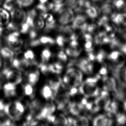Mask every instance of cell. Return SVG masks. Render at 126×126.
Returning a JSON list of instances; mask_svg holds the SVG:
<instances>
[{"mask_svg":"<svg viewBox=\"0 0 126 126\" xmlns=\"http://www.w3.org/2000/svg\"><path fill=\"white\" fill-rule=\"evenodd\" d=\"M82 74L80 70L71 67L69 68L62 79L61 85L71 90L80 86L82 82Z\"/></svg>","mask_w":126,"mask_h":126,"instance_id":"obj_1","label":"cell"},{"mask_svg":"<svg viewBox=\"0 0 126 126\" xmlns=\"http://www.w3.org/2000/svg\"><path fill=\"white\" fill-rule=\"evenodd\" d=\"M4 111L10 119L17 121L25 112V107L19 101H14L5 105Z\"/></svg>","mask_w":126,"mask_h":126,"instance_id":"obj_2","label":"cell"},{"mask_svg":"<svg viewBox=\"0 0 126 126\" xmlns=\"http://www.w3.org/2000/svg\"><path fill=\"white\" fill-rule=\"evenodd\" d=\"M97 78H89L82 82L79 87L81 93L86 97H93L98 95L99 88L97 84Z\"/></svg>","mask_w":126,"mask_h":126,"instance_id":"obj_3","label":"cell"},{"mask_svg":"<svg viewBox=\"0 0 126 126\" xmlns=\"http://www.w3.org/2000/svg\"><path fill=\"white\" fill-rule=\"evenodd\" d=\"M2 72L5 76L6 80L7 82L17 85L22 82L23 77L19 70H12L10 68H5Z\"/></svg>","mask_w":126,"mask_h":126,"instance_id":"obj_4","label":"cell"},{"mask_svg":"<svg viewBox=\"0 0 126 126\" xmlns=\"http://www.w3.org/2000/svg\"><path fill=\"white\" fill-rule=\"evenodd\" d=\"M11 13V22L18 28L26 21L27 14L24 11L17 8H14Z\"/></svg>","mask_w":126,"mask_h":126,"instance_id":"obj_5","label":"cell"},{"mask_svg":"<svg viewBox=\"0 0 126 126\" xmlns=\"http://www.w3.org/2000/svg\"><path fill=\"white\" fill-rule=\"evenodd\" d=\"M56 107L59 110H63L70 105V97L68 93H57L54 98Z\"/></svg>","mask_w":126,"mask_h":126,"instance_id":"obj_6","label":"cell"},{"mask_svg":"<svg viewBox=\"0 0 126 126\" xmlns=\"http://www.w3.org/2000/svg\"><path fill=\"white\" fill-rule=\"evenodd\" d=\"M46 120L49 126H66L68 124V119L63 114H53Z\"/></svg>","mask_w":126,"mask_h":126,"instance_id":"obj_7","label":"cell"},{"mask_svg":"<svg viewBox=\"0 0 126 126\" xmlns=\"http://www.w3.org/2000/svg\"><path fill=\"white\" fill-rule=\"evenodd\" d=\"M55 104L52 101H49L48 102L43 105L42 109L37 119L42 120L46 119L49 116L54 114L56 110Z\"/></svg>","mask_w":126,"mask_h":126,"instance_id":"obj_8","label":"cell"},{"mask_svg":"<svg viewBox=\"0 0 126 126\" xmlns=\"http://www.w3.org/2000/svg\"><path fill=\"white\" fill-rule=\"evenodd\" d=\"M59 14L58 20L61 26H66L74 20V12L70 8L63 9Z\"/></svg>","mask_w":126,"mask_h":126,"instance_id":"obj_9","label":"cell"},{"mask_svg":"<svg viewBox=\"0 0 126 126\" xmlns=\"http://www.w3.org/2000/svg\"><path fill=\"white\" fill-rule=\"evenodd\" d=\"M113 120L110 114H102L97 116L93 121V126H112Z\"/></svg>","mask_w":126,"mask_h":126,"instance_id":"obj_10","label":"cell"},{"mask_svg":"<svg viewBox=\"0 0 126 126\" xmlns=\"http://www.w3.org/2000/svg\"><path fill=\"white\" fill-rule=\"evenodd\" d=\"M110 103V97L109 93L106 91L102 93L95 101V105L98 109H106Z\"/></svg>","mask_w":126,"mask_h":126,"instance_id":"obj_11","label":"cell"},{"mask_svg":"<svg viewBox=\"0 0 126 126\" xmlns=\"http://www.w3.org/2000/svg\"><path fill=\"white\" fill-rule=\"evenodd\" d=\"M41 94L43 98L48 101H52L56 96L57 93L47 84L43 86L41 90Z\"/></svg>","mask_w":126,"mask_h":126,"instance_id":"obj_12","label":"cell"},{"mask_svg":"<svg viewBox=\"0 0 126 126\" xmlns=\"http://www.w3.org/2000/svg\"><path fill=\"white\" fill-rule=\"evenodd\" d=\"M43 18L45 20V30L48 32L54 29L56 26V21L52 14L47 13H42Z\"/></svg>","mask_w":126,"mask_h":126,"instance_id":"obj_13","label":"cell"},{"mask_svg":"<svg viewBox=\"0 0 126 126\" xmlns=\"http://www.w3.org/2000/svg\"><path fill=\"white\" fill-rule=\"evenodd\" d=\"M77 65L82 71L86 74H91L93 72V65L88 59H82L78 61Z\"/></svg>","mask_w":126,"mask_h":126,"instance_id":"obj_14","label":"cell"},{"mask_svg":"<svg viewBox=\"0 0 126 126\" xmlns=\"http://www.w3.org/2000/svg\"><path fill=\"white\" fill-rule=\"evenodd\" d=\"M4 94L7 98H13L16 96L17 93L16 85L7 82L3 86Z\"/></svg>","mask_w":126,"mask_h":126,"instance_id":"obj_15","label":"cell"},{"mask_svg":"<svg viewBox=\"0 0 126 126\" xmlns=\"http://www.w3.org/2000/svg\"><path fill=\"white\" fill-rule=\"evenodd\" d=\"M40 73L38 70L27 72L25 74V79L27 83L35 85L39 80Z\"/></svg>","mask_w":126,"mask_h":126,"instance_id":"obj_16","label":"cell"},{"mask_svg":"<svg viewBox=\"0 0 126 126\" xmlns=\"http://www.w3.org/2000/svg\"><path fill=\"white\" fill-rule=\"evenodd\" d=\"M104 87L107 92H114L117 90L115 79L111 77H105L103 80Z\"/></svg>","mask_w":126,"mask_h":126,"instance_id":"obj_17","label":"cell"},{"mask_svg":"<svg viewBox=\"0 0 126 126\" xmlns=\"http://www.w3.org/2000/svg\"><path fill=\"white\" fill-rule=\"evenodd\" d=\"M21 90L24 96L31 99L34 98L35 94V89L33 85L26 82L22 86Z\"/></svg>","mask_w":126,"mask_h":126,"instance_id":"obj_18","label":"cell"},{"mask_svg":"<svg viewBox=\"0 0 126 126\" xmlns=\"http://www.w3.org/2000/svg\"><path fill=\"white\" fill-rule=\"evenodd\" d=\"M19 35V32L17 31H14L9 34L6 38V40L9 46L14 47L20 44Z\"/></svg>","mask_w":126,"mask_h":126,"instance_id":"obj_19","label":"cell"},{"mask_svg":"<svg viewBox=\"0 0 126 126\" xmlns=\"http://www.w3.org/2000/svg\"><path fill=\"white\" fill-rule=\"evenodd\" d=\"M86 18L82 15H78L74 19L72 27L74 29H81L86 23Z\"/></svg>","mask_w":126,"mask_h":126,"instance_id":"obj_20","label":"cell"},{"mask_svg":"<svg viewBox=\"0 0 126 126\" xmlns=\"http://www.w3.org/2000/svg\"><path fill=\"white\" fill-rule=\"evenodd\" d=\"M61 84L62 79L59 77H57L49 79L48 85L52 90L57 93Z\"/></svg>","mask_w":126,"mask_h":126,"instance_id":"obj_21","label":"cell"},{"mask_svg":"<svg viewBox=\"0 0 126 126\" xmlns=\"http://www.w3.org/2000/svg\"><path fill=\"white\" fill-rule=\"evenodd\" d=\"M34 29L40 30L45 26V21L42 16L36 14L33 18Z\"/></svg>","mask_w":126,"mask_h":126,"instance_id":"obj_22","label":"cell"},{"mask_svg":"<svg viewBox=\"0 0 126 126\" xmlns=\"http://www.w3.org/2000/svg\"><path fill=\"white\" fill-rule=\"evenodd\" d=\"M111 18L112 21L116 24L126 26V14H115Z\"/></svg>","mask_w":126,"mask_h":126,"instance_id":"obj_23","label":"cell"},{"mask_svg":"<svg viewBox=\"0 0 126 126\" xmlns=\"http://www.w3.org/2000/svg\"><path fill=\"white\" fill-rule=\"evenodd\" d=\"M100 11L102 14L107 16H110L111 17L114 14H115V10L114 7L109 4H104L101 7Z\"/></svg>","mask_w":126,"mask_h":126,"instance_id":"obj_24","label":"cell"},{"mask_svg":"<svg viewBox=\"0 0 126 126\" xmlns=\"http://www.w3.org/2000/svg\"><path fill=\"white\" fill-rule=\"evenodd\" d=\"M73 126H89V121L84 116H79L73 121Z\"/></svg>","mask_w":126,"mask_h":126,"instance_id":"obj_25","label":"cell"},{"mask_svg":"<svg viewBox=\"0 0 126 126\" xmlns=\"http://www.w3.org/2000/svg\"><path fill=\"white\" fill-rule=\"evenodd\" d=\"M0 54L6 59H10L11 61L14 56V52L12 49L7 47H3L0 49Z\"/></svg>","mask_w":126,"mask_h":126,"instance_id":"obj_26","label":"cell"},{"mask_svg":"<svg viewBox=\"0 0 126 126\" xmlns=\"http://www.w3.org/2000/svg\"><path fill=\"white\" fill-rule=\"evenodd\" d=\"M39 45H53L55 43V40L52 37L48 36H42L38 39Z\"/></svg>","mask_w":126,"mask_h":126,"instance_id":"obj_27","label":"cell"},{"mask_svg":"<svg viewBox=\"0 0 126 126\" xmlns=\"http://www.w3.org/2000/svg\"><path fill=\"white\" fill-rule=\"evenodd\" d=\"M49 70L51 73L59 74L61 73L63 70V67L60 63H55L49 64Z\"/></svg>","mask_w":126,"mask_h":126,"instance_id":"obj_28","label":"cell"},{"mask_svg":"<svg viewBox=\"0 0 126 126\" xmlns=\"http://www.w3.org/2000/svg\"><path fill=\"white\" fill-rule=\"evenodd\" d=\"M122 56V54L119 51H113L108 55V58L112 62H118Z\"/></svg>","mask_w":126,"mask_h":126,"instance_id":"obj_29","label":"cell"},{"mask_svg":"<svg viewBox=\"0 0 126 126\" xmlns=\"http://www.w3.org/2000/svg\"><path fill=\"white\" fill-rule=\"evenodd\" d=\"M114 5L118 10L126 11V0H114Z\"/></svg>","mask_w":126,"mask_h":126,"instance_id":"obj_30","label":"cell"},{"mask_svg":"<svg viewBox=\"0 0 126 126\" xmlns=\"http://www.w3.org/2000/svg\"><path fill=\"white\" fill-rule=\"evenodd\" d=\"M52 54L48 48H45L42 51L41 53V58L42 63H46L50 59Z\"/></svg>","mask_w":126,"mask_h":126,"instance_id":"obj_31","label":"cell"},{"mask_svg":"<svg viewBox=\"0 0 126 126\" xmlns=\"http://www.w3.org/2000/svg\"><path fill=\"white\" fill-rule=\"evenodd\" d=\"M65 52L67 55L76 58L79 55V54H80L81 51L77 49V48L68 47L66 49Z\"/></svg>","mask_w":126,"mask_h":126,"instance_id":"obj_32","label":"cell"},{"mask_svg":"<svg viewBox=\"0 0 126 126\" xmlns=\"http://www.w3.org/2000/svg\"><path fill=\"white\" fill-rule=\"evenodd\" d=\"M69 107L70 108V110L73 114L77 115L80 113L82 109V106L79 104L73 103L70 104Z\"/></svg>","mask_w":126,"mask_h":126,"instance_id":"obj_33","label":"cell"},{"mask_svg":"<svg viewBox=\"0 0 126 126\" xmlns=\"http://www.w3.org/2000/svg\"><path fill=\"white\" fill-rule=\"evenodd\" d=\"M10 18V15L6 10L0 9V24L8 22Z\"/></svg>","mask_w":126,"mask_h":126,"instance_id":"obj_34","label":"cell"},{"mask_svg":"<svg viewBox=\"0 0 126 126\" xmlns=\"http://www.w3.org/2000/svg\"><path fill=\"white\" fill-rule=\"evenodd\" d=\"M86 12L89 17L93 19L96 17L98 14L96 8L91 6L86 9Z\"/></svg>","mask_w":126,"mask_h":126,"instance_id":"obj_35","label":"cell"},{"mask_svg":"<svg viewBox=\"0 0 126 126\" xmlns=\"http://www.w3.org/2000/svg\"><path fill=\"white\" fill-rule=\"evenodd\" d=\"M107 36V34L105 32H101L95 37L94 41L95 43L98 45L103 44L104 40Z\"/></svg>","mask_w":126,"mask_h":126,"instance_id":"obj_36","label":"cell"},{"mask_svg":"<svg viewBox=\"0 0 126 126\" xmlns=\"http://www.w3.org/2000/svg\"><path fill=\"white\" fill-rule=\"evenodd\" d=\"M34 0H16L18 6L21 7H27L33 4Z\"/></svg>","mask_w":126,"mask_h":126,"instance_id":"obj_37","label":"cell"},{"mask_svg":"<svg viewBox=\"0 0 126 126\" xmlns=\"http://www.w3.org/2000/svg\"><path fill=\"white\" fill-rule=\"evenodd\" d=\"M37 9L42 12V13H47V11L50 10V3H46L45 4L39 3L36 6Z\"/></svg>","mask_w":126,"mask_h":126,"instance_id":"obj_38","label":"cell"},{"mask_svg":"<svg viewBox=\"0 0 126 126\" xmlns=\"http://www.w3.org/2000/svg\"><path fill=\"white\" fill-rule=\"evenodd\" d=\"M24 58L29 61L34 62V60L35 59V55L33 51L31 50H28L24 53Z\"/></svg>","mask_w":126,"mask_h":126,"instance_id":"obj_39","label":"cell"},{"mask_svg":"<svg viewBox=\"0 0 126 126\" xmlns=\"http://www.w3.org/2000/svg\"><path fill=\"white\" fill-rule=\"evenodd\" d=\"M78 0H66L65 4L69 8H77Z\"/></svg>","mask_w":126,"mask_h":126,"instance_id":"obj_40","label":"cell"},{"mask_svg":"<svg viewBox=\"0 0 126 126\" xmlns=\"http://www.w3.org/2000/svg\"><path fill=\"white\" fill-rule=\"evenodd\" d=\"M33 28H32L28 23L25 22L21 26L20 32L22 33L26 34L29 32L30 30Z\"/></svg>","mask_w":126,"mask_h":126,"instance_id":"obj_41","label":"cell"},{"mask_svg":"<svg viewBox=\"0 0 126 126\" xmlns=\"http://www.w3.org/2000/svg\"><path fill=\"white\" fill-rule=\"evenodd\" d=\"M39 68L40 69L41 71L42 72L43 74H47L48 73H50L49 70V65H47L45 63H41L38 65Z\"/></svg>","mask_w":126,"mask_h":126,"instance_id":"obj_42","label":"cell"},{"mask_svg":"<svg viewBox=\"0 0 126 126\" xmlns=\"http://www.w3.org/2000/svg\"><path fill=\"white\" fill-rule=\"evenodd\" d=\"M106 56V53L103 50H100L95 56V59L98 62H102Z\"/></svg>","mask_w":126,"mask_h":126,"instance_id":"obj_43","label":"cell"},{"mask_svg":"<svg viewBox=\"0 0 126 126\" xmlns=\"http://www.w3.org/2000/svg\"><path fill=\"white\" fill-rule=\"evenodd\" d=\"M66 39L63 35H58L56 38L55 42L60 47H63L64 45Z\"/></svg>","mask_w":126,"mask_h":126,"instance_id":"obj_44","label":"cell"},{"mask_svg":"<svg viewBox=\"0 0 126 126\" xmlns=\"http://www.w3.org/2000/svg\"><path fill=\"white\" fill-rule=\"evenodd\" d=\"M58 58L61 61L65 62L67 60V57L66 53L62 51H60L58 54Z\"/></svg>","mask_w":126,"mask_h":126,"instance_id":"obj_45","label":"cell"},{"mask_svg":"<svg viewBox=\"0 0 126 126\" xmlns=\"http://www.w3.org/2000/svg\"><path fill=\"white\" fill-rule=\"evenodd\" d=\"M86 43L84 45V47L86 49V51L90 52L93 51V41H86Z\"/></svg>","mask_w":126,"mask_h":126,"instance_id":"obj_46","label":"cell"},{"mask_svg":"<svg viewBox=\"0 0 126 126\" xmlns=\"http://www.w3.org/2000/svg\"><path fill=\"white\" fill-rule=\"evenodd\" d=\"M109 21V18L108 16L104 15L103 16L100 18L98 22V24L99 26H105V25L108 23Z\"/></svg>","mask_w":126,"mask_h":126,"instance_id":"obj_47","label":"cell"},{"mask_svg":"<svg viewBox=\"0 0 126 126\" xmlns=\"http://www.w3.org/2000/svg\"><path fill=\"white\" fill-rule=\"evenodd\" d=\"M28 122V126H46V125L39 121L32 120L31 121H27Z\"/></svg>","mask_w":126,"mask_h":126,"instance_id":"obj_48","label":"cell"},{"mask_svg":"<svg viewBox=\"0 0 126 126\" xmlns=\"http://www.w3.org/2000/svg\"><path fill=\"white\" fill-rule=\"evenodd\" d=\"M96 25L94 23H92L90 24H88L86 27V31L88 32H93L96 29Z\"/></svg>","mask_w":126,"mask_h":126,"instance_id":"obj_49","label":"cell"},{"mask_svg":"<svg viewBox=\"0 0 126 126\" xmlns=\"http://www.w3.org/2000/svg\"><path fill=\"white\" fill-rule=\"evenodd\" d=\"M29 36L30 39H31L32 40L35 39V38L37 37V32L35 30V29H32L30 30L29 32Z\"/></svg>","mask_w":126,"mask_h":126,"instance_id":"obj_50","label":"cell"},{"mask_svg":"<svg viewBox=\"0 0 126 126\" xmlns=\"http://www.w3.org/2000/svg\"><path fill=\"white\" fill-rule=\"evenodd\" d=\"M70 46L71 47L77 48V47L79 46V43L77 41V39L70 40Z\"/></svg>","mask_w":126,"mask_h":126,"instance_id":"obj_51","label":"cell"},{"mask_svg":"<svg viewBox=\"0 0 126 126\" xmlns=\"http://www.w3.org/2000/svg\"><path fill=\"white\" fill-rule=\"evenodd\" d=\"M88 59L89 60V61H93L95 59V56L94 54L93 53V51L88 52Z\"/></svg>","mask_w":126,"mask_h":126,"instance_id":"obj_52","label":"cell"},{"mask_svg":"<svg viewBox=\"0 0 126 126\" xmlns=\"http://www.w3.org/2000/svg\"><path fill=\"white\" fill-rule=\"evenodd\" d=\"M84 38L85 39V41H93L92 35L86 33L84 35Z\"/></svg>","mask_w":126,"mask_h":126,"instance_id":"obj_53","label":"cell"},{"mask_svg":"<svg viewBox=\"0 0 126 126\" xmlns=\"http://www.w3.org/2000/svg\"><path fill=\"white\" fill-rule=\"evenodd\" d=\"M107 69L105 67H102V68H101L100 71H99V73L102 75H105L107 74Z\"/></svg>","mask_w":126,"mask_h":126,"instance_id":"obj_54","label":"cell"},{"mask_svg":"<svg viewBox=\"0 0 126 126\" xmlns=\"http://www.w3.org/2000/svg\"><path fill=\"white\" fill-rule=\"evenodd\" d=\"M121 50L126 54V44H124L121 46Z\"/></svg>","mask_w":126,"mask_h":126,"instance_id":"obj_55","label":"cell"},{"mask_svg":"<svg viewBox=\"0 0 126 126\" xmlns=\"http://www.w3.org/2000/svg\"><path fill=\"white\" fill-rule=\"evenodd\" d=\"M40 3H42V4H45L47 3L48 1V0H39Z\"/></svg>","mask_w":126,"mask_h":126,"instance_id":"obj_56","label":"cell"},{"mask_svg":"<svg viewBox=\"0 0 126 126\" xmlns=\"http://www.w3.org/2000/svg\"><path fill=\"white\" fill-rule=\"evenodd\" d=\"M4 31V29L2 28V27L0 26V36H1L2 35V34Z\"/></svg>","mask_w":126,"mask_h":126,"instance_id":"obj_57","label":"cell"},{"mask_svg":"<svg viewBox=\"0 0 126 126\" xmlns=\"http://www.w3.org/2000/svg\"><path fill=\"white\" fill-rule=\"evenodd\" d=\"M53 2H55V3H61L63 2V0H53Z\"/></svg>","mask_w":126,"mask_h":126,"instance_id":"obj_58","label":"cell"},{"mask_svg":"<svg viewBox=\"0 0 126 126\" xmlns=\"http://www.w3.org/2000/svg\"><path fill=\"white\" fill-rule=\"evenodd\" d=\"M14 126V125L13 124H12V123H11L10 124H6V125H3V126Z\"/></svg>","mask_w":126,"mask_h":126,"instance_id":"obj_59","label":"cell"},{"mask_svg":"<svg viewBox=\"0 0 126 126\" xmlns=\"http://www.w3.org/2000/svg\"><path fill=\"white\" fill-rule=\"evenodd\" d=\"M2 60H1V58H0V69H1V67H2Z\"/></svg>","mask_w":126,"mask_h":126,"instance_id":"obj_60","label":"cell"},{"mask_svg":"<svg viewBox=\"0 0 126 126\" xmlns=\"http://www.w3.org/2000/svg\"><path fill=\"white\" fill-rule=\"evenodd\" d=\"M4 0H0V6L4 2Z\"/></svg>","mask_w":126,"mask_h":126,"instance_id":"obj_61","label":"cell"},{"mask_svg":"<svg viewBox=\"0 0 126 126\" xmlns=\"http://www.w3.org/2000/svg\"><path fill=\"white\" fill-rule=\"evenodd\" d=\"M5 2H13V0H5Z\"/></svg>","mask_w":126,"mask_h":126,"instance_id":"obj_62","label":"cell"},{"mask_svg":"<svg viewBox=\"0 0 126 126\" xmlns=\"http://www.w3.org/2000/svg\"><path fill=\"white\" fill-rule=\"evenodd\" d=\"M94 0V1H100V0Z\"/></svg>","mask_w":126,"mask_h":126,"instance_id":"obj_63","label":"cell"}]
</instances>
